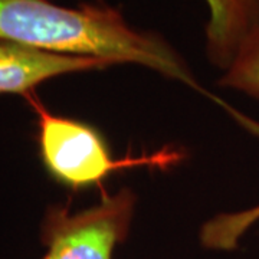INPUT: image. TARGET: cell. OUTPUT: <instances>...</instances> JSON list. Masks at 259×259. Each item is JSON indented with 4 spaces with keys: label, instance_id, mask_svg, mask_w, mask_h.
<instances>
[{
    "label": "cell",
    "instance_id": "6da1fadb",
    "mask_svg": "<svg viewBox=\"0 0 259 259\" xmlns=\"http://www.w3.org/2000/svg\"><path fill=\"white\" fill-rule=\"evenodd\" d=\"M0 39L54 54L144 66L204 93L186 58L166 37L131 26L105 5L58 6L49 0H0Z\"/></svg>",
    "mask_w": 259,
    "mask_h": 259
},
{
    "label": "cell",
    "instance_id": "7a4b0ae2",
    "mask_svg": "<svg viewBox=\"0 0 259 259\" xmlns=\"http://www.w3.org/2000/svg\"><path fill=\"white\" fill-rule=\"evenodd\" d=\"M37 112V144L42 163L58 183L79 190L102 182L114 171L134 166L164 167L182 160L179 151H158L143 157L114 158L107 140L83 121L56 115L29 97Z\"/></svg>",
    "mask_w": 259,
    "mask_h": 259
},
{
    "label": "cell",
    "instance_id": "3957f363",
    "mask_svg": "<svg viewBox=\"0 0 259 259\" xmlns=\"http://www.w3.org/2000/svg\"><path fill=\"white\" fill-rule=\"evenodd\" d=\"M136 206L137 194L121 187L83 210L51 207L40 229L47 248L40 259H114L115 249L128 238Z\"/></svg>",
    "mask_w": 259,
    "mask_h": 259
},
{
    "label": "cell",
    "instance_id": "277c9868",
    "mask_svg": "<svg viewBox=\"0 0 259 259\" xmlns=\"http://www.w3.org/2000/svg\"><path fill=\"white\" fill-rule=\"evenodd\" d=\"M107 61L54 54L0 39V94L29 95L52 78L78 72L104 71Z\"/></svg>",
    "mask_w": 259,
    "mask_h": 259
},
{
    "label": "cell",
    "instance_id": "5b68a950",
    "mask_svg": "<svg viewBox=\"0 0 259 259\" xmlns=\"http://www.w3.org/2000/svg\"><path fill=\"white\" fill-rule=\"evenodd\" d=\"M209 19L204 26V52L225 72L241 49L259 33V0H204Z\"/></svg>",
    "mask_w": 259,
    "mask_h": 259
},
{
    "label": "cell",
    "instance_id": "8992f818",
    "mask_svg": "<svg viewBox=\"0 0 259 259\" xmlns=\"http://www.w3.org/2000/svg\"><path fill=\"white\" fill-rule=\"evenodd\" d=\"M218 85L245 94L259 101V33L242 48Z\"/></svg>",
    "mask_w": 259,
    "mask_h": 259
},
{
    "label": "cell",
    "instance_id": "52a82bcc",
    "mask_svg": "<svg viewBox=\"0 0 259 259\" xmlns=\"http://www.w3.org/2000/svg\"><path fill=\"white\" fill-rule=\"evenodd\" d=\"M213 100L218 102L219 105H222L223 108L226 110V112H228L232 118L241 125L242 128L246 130L249 134H252V136H255V137H258L259 139V121L253 120L252 117L243 114V112H241L239 110H236V108H233V107H231L228 102L222 101V100H219V98H216V97H213ZM228 221H229L232 231L235 232V233H238V235H241V236H243L250 226L259 221V204L258 206H255V207L246 209V210L229 213Z\"/></svg>",
    "mask_w": 259,
    "mask_h": 259
}]
</instances>
